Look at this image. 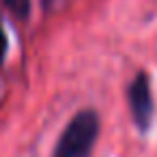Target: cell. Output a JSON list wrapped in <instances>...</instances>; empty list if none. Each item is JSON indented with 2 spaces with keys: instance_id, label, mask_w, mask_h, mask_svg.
<instances>
[{
  "instance_id": "cell-1",
  "label": "cell",
  "mask_w": 157,
  "mask_h": 157,
  "mask_svg": "<svg viewBox=\"0 0 157 157\" xmlns=\"http://www.w3.org/2000/svg\"><path fill=\"white\" fill-rule=\"evenodd\" d=\"M99 133V121L93 110H84L65 127L52 157H90Z\"/></svg>"
},
{
  "instance_id": "cell-2",
  "label": "cell",
  "mask_w": 157,
  "mask_h": 157,
  "mask_svg": "<svg viewBox=\"0 0 157 157\" xmlns=\"http://www.w3.org/2000/svg\"><path fill=\"white\" fill-rule=\"evenodd\" d=\"M129 103H131V112H133V121L138 125L140 131H146L153 123V114H155V103H153V95H151V84H148V75L146 73H138L136 80L129 86Z\"/></svg>"
},
{
  "instance_id": "cell-3",
  "label": "cell",
  "mask_w": 157,
  "mask_h": 157,
  "mask_svg": "<svg viewBox=\"0 0 157 157\" xmlns=\"http://www.w3.org/2000/svg\"><path fill=\"white\" fill-rule=\"evenodd\" d=\"M5 2L17 17H26L30 13V0H5Z\"/></svg>"
},
{
  "instance_id": "cell-4",
  "label": "cell",
  "mask_w": 157,
  "mask_h": 157,
  "mask_svg": "<svg viewBox=\"0 0 157 157\" xmlns=\"http://www.w3.org/2000/svg\"><path fill=\"white\" fill-rule=\"evenodd\" d=\"M5 56H7V37H5L2 26H0V63L5 60Z\"/></svg>"
}]
</instances>
